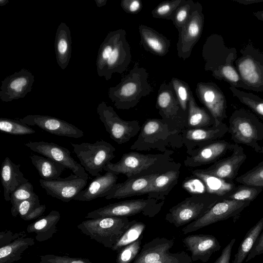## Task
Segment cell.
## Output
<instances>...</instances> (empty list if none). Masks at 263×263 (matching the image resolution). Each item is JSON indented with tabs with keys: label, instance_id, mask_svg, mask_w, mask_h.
Wrapping results in <instances>:
<instances>
[{
	"label": "cell",
	"instance_id": "6da1fadb",
	"mask_svg": "<svg viewBox=\"0 0 263 263\" xmlns=\"http://www.w3.org/2000/svg\"><path fill=\"white\" fill-rule=\"evenodd\" d=\"M202 56L205 62L204 70L210 71L216 79L224 81L230 86L246 89L234 65L237 58L236 49L227 47L221 35L214 33L207 37Z\"/></svg>",
	"mask_w": 263,
	"mask_h": 263
},
{
	"label": "cell",
	"instance_id": "7a4b0ae2",
	"mask_svg": "<svg viewBox=\"0 0 263 263\" xmlns=\"http://www.w3.org/2000/svg\"><path fill=\"white\" fill-rule=\"evenodd\" d=\"M174 151L168 149L161 154H144L131 152L123 155L119 161L109 162L104 171L125 175L127 179L163 172L176 162L172 157Z\"/></svg>",
	"mask_w": 263,
	"mask_h": 263
},
{
	"label": "cell",
	"instance_id": "3957f363",
	"mask_svg": "<svg viewBox=\"0 0 263 263\" xmlns=\"http://www.w3.org/2000/svg\"><path fill=\"white\" fill-rule=\"evenodd\" d=\"M146 69L136 62L129 72L108 90L109 98L118 109L129 110L136 106L143 97L150 95L153 88L148 81Z\"/></svg>",
	"mask_w": 263,
	"mask_h": 263
},
{
	"label": "cell",
	"instance_id": "277c9868",
	"mask_svg": "<svg viewBox=\"0 0 263 263\" xmlns=\"http://www.w3.org/2000/svg\"><path fill=\"white\" fill-rule=\"evenodd\" d=\"M180 143L182 144L181 135L172 132L164 120L147 119L130 149L139 151L156 149L164 153L169 147H179Z\"/></svg>",
	"mask_w": 263,
	"mask_h": 263
},
{
	"label": "cell",
	"instance_id": "5b68a950",
	"mask_svg": "<svg viewBox=\"0 0 263 263\" xmlns=\"http://www.w3.org/2000/svg\"><path fill=\"white\" fill-rule=\"evenodd\" d=\"M228 132L235 144H244L259 154H263V123L244 108L235 110L229 118Z\"/></svg>",
	"mask_w": 263,
	"mask_h": 263
},
{
	"label": "cell",
	"instance_id": "8992f818",
	"mask_svg": "<svg viewBox=\"0 0 263 263\" xmlns=\"http://www.w3.org/2000/svg\"><path fill=\"white\" fill-rule=\"evenodd\" d=\"M222 197L213 194H193L170 208L165 220L175 227L188 224L202 217Z\"/></svg>",
	"mask_w": 263,
	"mask_h": 263
},
{
	"label": "cell",
	"instance_id": "52a82bcc",
	"mask_svg": "<svg viewBox=\"0 0 263 263\" xmlns=\"http://www.w3.org/2000/svg\"><path fill=\"white\" fill-rule=\"evenodd\" d=\"M130 224L126 217L110 216L84 220L77 228L90 239L111 249Z\"/></svg>",
	"mask_w": 263,
	"mask_h": 263
},
{
	"label": "cell",
	"instance_id": "ba28073f",
	"mask_svg": "<svg viewBox=\"0 0 263 263\" xmlns=\"http://www.w3.org/2000/svg\"><path fill=\"white\" fill-rule=\"evenodd\" d=\"M164 201L154 199H136L110 203L89 212L85 218L96 219L105 217H126L142 214L153 218L161 210Z\"/></svg>",
	"mask_w": 263,
	"mask_h": 263
},
{
	"label": "cell",
	"instance_id": "9c48e42d",
	"mask_svg": "<svg viewBox=\"0 0 263 263\" xmlns=\"http://www.w3.org/2000/svg\"><path fill=\"white\" fill-rule=\"evenodd\" d=\"M240 53L235 67L246 89L263 93V51L248 43Z\"/></svg>",
	"mask_w": 263,
	"mask_h": 263
},
{
	"label": "cell",
	"instance_id": "30bf717a",
	"mask_svg": "<svg viewBox=\"0 0 263 263\" xmlns=\"http://www.w3.org/2000/svg\"><path fill=\"white\" fill-rule=\"evenodd\" d=\"M71 144L81 165L92 176L100 174L106 165L115 157L116 148L104 140L97 141L93 143H71Z\"/></svg>",
	"mask_w": 263,
	"mask_h": 263
},
{
	"label": "cell",
	"instance_id": "8fae6325",
	"mask_svg": "<svg viewBox=\"0 0 263 263\" xmlns=\"http://www.w3.org/2000/svg\"><path fill=\"white\" fill-rule=\"evenodd\" d=\"M156 108L172 132L180 134L186 128L187 113L181 109L170 82H163L160 85Z\"/></svg>",
	"mask_w": 263,
	"mask_h": 263
},
{
	"label": "cell",
	"instance_id": "7c38bea8",
	"mask_svg": "<svg viewBox=\"0 0 263 263\" xmlns=\"http://www.w3.org/2000/svg\"><path fill=\"white\" fill-rule=\"evenodd\" d=\"M97 111L110 138L119 144L127 143L140 131L138 121L123 120L104 101L99 104Z\"/></svg>",
	"mask_w": 263,
	"mask_h": 263
},
{
	"label": "cell",
	"instance_id": "4fadbf2b",
	"mask_svg": "<svg viewBox=\"0 0 263 263\" xmlns=\"http://www.w3.org/2000/svg\"><path fill=\"white\" fill-rule=\"evenodd\" d=\"M251 202L222 199L202 217L184 227L182 230V233L186 234L218 221L238 217Z\"/></svg>",
	"mask_w": 263,
	"mask_h": 263
},
{
	"label": "cell",
	"instance_id": "5bb4252c",
	"mask_svg": "<svg viewBox=\"0 0 263 263\" xmlns=\"http://www.w3.org/2000/svg\"><path fill=\"white\" fill-rule=\"evenodd\" d=\"M204 16L200 3L195 2L191 17L178 33L177 54L185 60L191 55L192 50L199 40L203 29Z\"/></svg>",
	"mask_w": 263,
	"mask_h": 263
},
{
	"label": "cell",
	"instance_id": "9a60e30c",
	"mask_svg": "<svg viewBox=\"0 0 263 263\" xmlns=\"http://www.w3.org/2000/svg\"><path fill=\"white\" fill-rule=\"evenodd\" d=\"M195 93L200 102L213 117L217 126L227 117L226 98L219 86L213 82H198Z\"/></svg>",
	"mask_w": 263,
	"mask_h": 263
},
{
	"label": "cell",
	"instance_id": "2e32d148",
	"mask_svg": "<svg viewBox=\"0 0 263 263\" xmlns=\"http://www.w3.org/2000/svg\"><path fill=\"white\" fill-rule=\"evenodd\" d=\"M237 145L226 140L212 141L192 151L184 159V164L193 168L213 164L231 154Z\"/></svg>",
	"mask_w": 263,
	"mask_h": 263
},
{
	"label": "cell",
	"instance_id": "e0dca14e",
	"mask_svg": "<svg viewBox=\"0 0 263 263\" xmlns=\"http://www.w3.org/2000/svg\"><path fill=\"white\" fill-rule=\"evenodd\" d=\"M25 145L33 152L62 164L78 176H88L84 168L71 156L70 152L63 146L46 141H29Z\"/></svg>",
	"mask_w": 263,
	"mask_h": 263
},
{
	"label": "cell",
	"instance_id": "ac0fdd59",
	"mask_svg": "<svg viewBox=\"0 0 263 263\" xmlns=\"http://www.w3.org/2000/svg\"><path fill=\"white\" fill-rule=\"evenodd\" d=\"M88 176L80 177L71 174L67 177L52 180L40 179L39 182L47 194L63 202H68L82 191L87 184Z\"/></svg>",
	"mask_w": 263,
	"mask_h": 263
},
{
	"label": "cell",
	"instance_id": "d6986e66",
	"mask_svg": "<svg viewBox=\"0 0 263 263\" xmlns=\"http://www.w3.org/2000/svg\"><path fill=\"white\" fill-rule=\"evenodd\" d=\"M29 126H36L51 134L80 138L84 132L75 125L58 118L47 115H29L19 120Z\"/></svg>",
	"mask_w": 263,
	"mask_h": 263
},
{
	"label": "cell",
	"instance_id": "ffe728a7",
	"mask_svg": "<svg viewBox=\"0 0 263 263\" xmlns=\"http://www.w3.org/2000/svg\"><path fill=\"white\" fill-rule=\"evenodd\" d=\"M34 77L29 70L22 69L2 81L0 99L4 102L24 98L32 90Z\"/></svg>",
	"mask_w": 263,
	"mask_h": 263
},
{
	"label": "cell",
	"instance_id": "44dd1931",
	"mask_svg": "<svg viewBox=\"0 0 263 263\" xmlns=\"http://www.w3.org/2000/svg\"><path fill=\"white\" fill-rule=\"evenodd\" d=\"M227 133L228 126L223 122L216 126L200 128H186L181 133L182 144L189 155L194 149L212 141L221 139Z\"/></svg>",
	"mask_w": 263,
	"mask_h": 263
},
{
	"label": "cell",
	"instance_id": "7402d4cb",
	"mask_svg": "<svg viewBox=\"0 0 263 263\" xmlns=\"http://www.w3.org/2000/svg\"><path fill=\"white\" fill-rule=\"evenodd\" d=\"M247 159L243 147L238 144L232 153L209 167L197 169L199 172L227 181H233L238 175L241 165Z\"/></svg>",
	"mask_w": 263,
	"mask_h": 263
},
{
	"label": "cell",
	"instance_id": "603a6c76",
	"mask_svg": "<svg viewBox=\"0 0 263 263\" xmlns=\"http://www.w3.org/2000/svg\"><path fill=\"white\" fill-rule=\"evenodd\" d=\"M126 32L123 29L105 66L98 76L104 77L108 81L114 73H122L131 62L130 46L126 40Z\"/></svg>",
	"mask_w": 263,
	"mask_h": 263
},
{
	"label": "cell",
	"instance_id": "cb8c5ba5",
	"mask_svg": "<svg viewBox=\"0 0 263 263\" xmlns=\"http://www.w3.org/2000/svg\"><path fill=\"white\" fill-rule=\"evenodd\" d=\"M193 261L207 262L213 253L220 250L221 245L216 237L210 234L190 235L183 239Z\"/></svg>",
	"mask_w": 263,
	"mask_h": 263
},
{
	"label": "cell",
	"instance_id": "d4e9b609",
	"mask_svg": "<svg viewBox=\"0 0 263 263\" xmlns=\"http://www.w3.org/2000/svg\"><path fill=\"white\" fill-rule=\"evenodd\" d=\"M160 173L129 178L123 182L117 183L105 198L107 200L120 199L147 195L154 179Z\"/></svg>",
	"mask_w": 263,
	"mask_h": 263
},
{
	"label": "cell",
	"instance_id": "484cf974",
	"mask_svg": "<svg viewBox=\"0 0 263 263\" xmlns=\"http://www.w3.org/2000/svg\"><path fill=\"white\" fill-rule=\"evenodd\" d=\"M118 178L117 175L109 171H106L103 175L99 174L73 199L81 201H89L97 198L105 197L117 183Z\"/></svg>",
	"mask_w": 263,
	"mask_h": 263
},
{
	"label": "cell",
	"instance_id": "4316f807",
	"mask_svg": "<svg viewBox=\"0 0 263 263\" xmlns=\"http://www.w3.org/2000/svg\"><path fill=\"white\" fill-rule=\"evenodd\" d=\"M181 164L176 162L172 167L159 174L153 180L147 194L148 198L164 200L177 184Z\"/></svg>",
	"mask_w": 263,
	"mask_h": 263
},
{
	"label": "cell",
	"instance_id": "83f0119b",
	"mask_svg": "<svg viewBox=\"0 0 263 263\" xmlns=\"http://www.w3.org/2000/svg\"><path fill=\"white\" fill-rule=\"evenodd\" d=\"M20 164H16L7 157L2 162L1 180L4 189V198L10 201V196L18 186L29 181L20 170Z\"/></svg>",
	"mask_w": 263,
	"mask_h": 263
},
{
	"label": "cell",
	"instance_id": "f1b7e54d",
	"mask_svg": "<svg viewBox=\"0 0 263 263\" xmlns=\"http://www.w3.org/2000/svg\"><path fill=\"white\" fill-rule=\"evenodd\" d=\"M141 43L146 51L163 57L169 51L171 41L155 29L141 24L138 27Z\"/></svg>",
	"mask_w": 263,
	"mask_h": 263
},
{
	"label": "cell",
	"instance_id": "f546056e",
	"mask_svg": "<svg viewBox=\"0 0 263 263\" xmlns=\"http://www.w3.org/2000/svg\"><path fill=\"white\" fill-rule=\"evenodd\" d=\"M174 244L173 239L156 237L142 246L133 263H155L168 252Z\"/></svg>",
	"mask_w": 263,
	"mask_h": 263
},
{
	"label": "cell",
	"instance_id": "4dcf8cb0",
	"mask_svg": "<svg viewBox=\"0 0 263 263\" xmlns=\"http://www.w3.org/2000/svg\"><path fill=\"white\" fill-rule=\"evenodd\" d=\"M71 44L70 28L65 23L61 22L57 29L54 46L57 62L62 70L65 69L69 63Z\"/></svg>",
	"mask_w": 263,
	"mask_h": 263
},
{
	"label": "cell",
	"instance_id": "1f68e13d",
	"mask_svg": "<svg viewBox=\"0 0 263 263\" xmlns=\"http://www.w3.org/2000/svg\"><path fill=\"white\" fill-rule=\"evenodd\" d=\"M59 211H51L48 215L30 223L27 227V231L35 234V238L39 242H43L50 239L57 231V224L60 219Z\"/></svg>",
	"mask_w": 263,
	"mask_h": 263
},
{
	"label": "cell",
	"instance_id": "d6a6232c",
	"mask_svg": "<svg viewBox=\"0 0 263 263\" xmlns=\"http://www.w3.org/2000/svg\"><path fill=\"white\" fill-rule=\"evenodd\" d=\"M214 124L211 114L205 107L198 105L192 92L189 101L186 128L209 127Z\"/></svg>",
	"mask_w": 263,
	"mask_h": 263
},
{
	"label": "cell",
	"instance_id": "836d02e7",
	"mask_svg": "<svg viewBox=\"0 0 263 263\" xmlns=\"http://www.w3.org/2000/svg\"><path fill=\"white\" fill-rule=\"evenodd\" d=\"M20 236L0 249V263H14L22 258L27 249L34 244L32 238Z\"/></svg>",
	"mask_w": 263,
	"mask_h": 263
},
{
	"label": "cell",
	"instance_id": "e575fe53",
	"mask_svg": "<svg viewBox=\"0 0 263 263\" xmlns=\"http://www.w3.org/2000/svg\"><path fill=\"white\" fill-rule=\"evenodd\" d=\"M192 174L199 179L203 184L205 193L220 197L227 194L235 186L233 181H227L222 179L203 174L197 169L191 171Z\"/></svg>",
	"mask_w": 263,
	"mask_h": 263
},
{
	"label": "cell",
	"instance_id": "d590c367",
	"mask_svg": "<svg viewBox=\"0 0 263 263\" xmlns=\"http://www.w3.org/2000/svg\"><path fill=\"white\" fill-rule=\"evenodd\" d=\"M30 158L39 175L43 180L57 179L66 168L62 164L45 156L32 154Z\"/></svg>",
	"mask_w": 263,
	"mask_h": 263
},
{
	"label": "cell",
	"instance_id": "8d00e7d4",
	"mask_svg": "<svg viewBox=\"0 0 263 263\" xmlns=\"http://www.w3.org/2000/svg\"><path fill=\"white\" fill-rule=\"evenodd\" d=\"M263 230V217L246 233L234 256L232 263H242L246 259Z\"/></svg>",
	"mask_w": 263,
	"mask_h": 263
},
{
	"label": "cell",
	"instance_id": "74e56055",
	"mask_svg": "<svg viewBox=\"0 0 263 263\" xmlns=\"http://www.w3.org/2000/svg\"><path fill=\"white\" fill-rule=\"evenodd\" d=\"M123 30L119 29L108 32L100 45L96 61L98 74L105 66Z\"/></svg>",
	"mask_w": 263,
	"mask_h": 263
},
{
	"label": "cell",
	"instance_id": "f35d334b",
	"mask_svg": "<svg viewBox=\"0 0 263 263\" xmlns=\"http://www.w3.org/2000/svg\"><path fill=\"white\" fill-rule=\"evenodd\" d=\"M45 210L46 205L40 204L37 195L21 202L18 206L16 215H18L23 219L29 221L40 217Z\"/></svg>",
	"mask_w": 263,
	"mask_h": 263
},
{
	"label": "cell",
	"instance_id": "ab89813d",
	"mask_svg": "<svg viewBox=\"0 0 263 263\" xmlns=\"http://www.w3.org/2000/svg\"><path fill=\"white\" fill-rule=\"evenodd\" d=\"M145 228V224L142 222L136 220L130 221L129 227L118 240L111 250L119 252L125 246L135 241L142 236Z\"/></svg>",
	"mask_w": 263,
	"mask_h": 263
},
{
	"label": "cell",
	"instance_id": "60d3db41",
	"mask_svg": "<svg viewBox=\"0 0 263 263\" xmlns=\"http://www.w3.org/2000/svg\"><path fill=\"white\" fill-rule=\"evenodd\" d=\"M262 191V187L241 184L236 186L231 191L222 197L223 199L251 202L255 199Z\"/></svg>",
	"mask_w": 263,
	"mask_h": 263
},
{
	"label": "cell",
	"instance_id": "b9f144b4",
	"mask_svg": "<svg viewBox=\"0 0 263 263\" xmlns=\"http://www.w3.org/2000/svg\"><path fill=\"white\" fill-rule=\"evenodd\" d=\"M230 89L233 96L242 104L263 118V99L253 93L240 90L232 86L230 87Z\"/></svg>",
	"mask_w": 263,
	"mask_h": 263
},
{
	"label": "cell",
	"instance_id": "7bdbcfd3",
	"mask_svg": "<svg viewBox=\"0 0 263 263\" xmlns=\"http://www.w3.org/2000/svg\"><path fill=\"white\" fill-rule=\"evenodd\" d=\"M32 184L28 181L18 186L10 196V202L12 205L11 214L16 217V211L19 204L24 200L36 196Z\"/></svg>",
	"mask_w": 263,
	"mask_h": 263
},
{
	"label": "cell",
	"instance_id": "ee69618b",
	"mask_svg": "<svg viewBox=\"0 0 263 263\" xmlns=\"http://www.w3.org/2000/svg\"><path fill=\"white\" fill-rule=\"evenodd\" d=\"M0 130L14 135L34 134L35 131L20 120L5 118H0Z\"/></svg>",
	"mask_w": 263,
	"mask_h": 263
},
{
	"label": "cell",
	"instance_id": "f6af8a7d",
	"mask_svg": "<svg viewBox=\"0 0 263 263\" xmlns=\"http://www.w3.org/2000/svg\"><path fill=\"white\" fill-rule=\"evenodd\" d=\"M195 2L192 0H182L173 14L171 21L178 33L189 20Z\"/></svg>",
	"mask_w": 263,
	"mask_h": 263
},
{
	"label": "cell",
	"instance_id": "bcb514c9",
	"mask_svg": "<svg viewBox=\"0 0 263 263\" xmlns=\"http://www.w3.org/2000/svg\"><path fill=\"white\" fill-rule=\"evenodd\" d=\"M236 181L241 184L263 188V161L252 169L237 177Z\"/></svg>",
	"mask_w": 263,
	"mask_h": 263
},
{
	"label": "cell",
	"instance_id": "7dc6e473",
	"mask_svg": "<svg viewBox=\"0 0 263 263\" xmlns=\"http://www.w3.org/2000/svg\"><path fill=\"white\" fill-rule=\"evenodd\" d=\"M170 82L175 91L181 109L187 113L189 98L192 92L189 84L177 78H173Z\"/></svg>",
	"mask_w": 263,
	"mask_h": 263
},
{
	"label": "cell",
	"instance_id": "c3c4849f",
	"mask_svg": "<svg viewBox=\"0 0 263 263\" xmlns=\"http://www.w3.org/2000/svg\"><path fill=\"white\" fill-rule=\"evenodd\" d=\"M182 0L166 1L159 3L152 11L153 17L171 20L177 7Z\"/></svg>",
	"mask_w": 263,
	"mask_h": 263
},
{
	"label": "cell",
	"instance_id": "681fc988",
	"mask_svg": "<svg viewBox=\"0 0 263 263\" xmlns=\"http://www.w3.org/2000/svg\"><path fill=\"white\" fill-rule=\"evenodd\" d=\"M143 236L135 241L125 246L118 252L116 263H130L141 250Z\"/></svg>",
	"mask_w": 263,
	"mask_h": 263
},
{
	"label": "cell",
	"instance_id": "f907efd6",
	"mask_svg": "<svg viewBox=\"0 0 263 263\" xmlns=\"http://www.w3.org/2000/svg\"><path fill=\"white\" fill-rule=\"evenodd\" d=\"M40 263H92L88 259L54 254L40 256Z\"/></svg>",
	"mask_w": 263,
	"mask_h": 263
},
{
	"label": "cell",
	"instance_id": "816d5d0a",
	"mask_svg": "<svg viewBox=\"0 0 263 263\" xmlns=\"http://www.w3.org/2000/svg\"><path fill=\"white\" fill-rule=\"evenodd\" d=\"M192 261L191 256L182 251L176 253L168 252L155 263H192Z\"/></svg>",
	"mask_w": 263,
	"mask_h": 263
},
{
	"label": "cell",
	"instance_id": "f5cc1de1",
	"mask_svg": "<svg viewBox=\"0 0 263 263\" xmlns=\"http://www.w3.org/2000/svg\"><path fill=\"white\" fill-rule=\"evenodd\" d=\"M120 6L123 10L129 14H137L142 9L143 5L139 0H123Z\"/></svg>",
	"mask_w": 263,
	"mask_h": 263
},
{
	"label": "cell",
	"instance_id": "db71d44e",
	"mask_svg": "<svg viewBox=\"0 0 263 263\" xmlns=\"http://www.w3.org/2000/svg\"><path fill=\"white\" fill-rule=\"evenodd\" d=\"M263 253V230L256 240L254 246L246 259L248 262L255 257Z\"/></svg>",
	"mask_w": 263,
	"mask_h": 263
},
{
	"label": "cell",
	"instance_id": "11a10c76",
	"mask_svg": "<svg viewBox=\"0 0 263 263\" xmlns=\"http://www.w3.org/2000/svg\"><path fill=\"white\" fill-rule=\"evenodd\" d=\"M236 239L233 238L222 250L219 257L214 263H230L232 248L235 242Z\"/></svg>",
	"mask_w": 263,
	"mask_h": 263
},
{
	"label": "cell",
	"instance_id": "9f6ffc18",
	"mask_svg": "<svg viewBox=\"0 0 263 263\" xmlns=\"http://www.w3.org/2000/svg\"><path fill=\"white\" fill-rule=\"evenodd\" d=\"M19 237H15V235L11 231H7V233L2 232L0 234L1 247H2L8 245Z\"/></svg>",
	"mask_w": 263,
	"mask_h": 263
},
{
	"label": "cell",
	"instance_id": "6f0895ef",
	"mask_svg": "<svg viewBox=\"0 0 263 263\" xmlns=\"http://www.w3.org/2000/svg\"><path fill=\"white\" fill-rule=\"evenodd\" d=\"M234 1L242 4L243 5H249L253 3H257L263 2V0H235Z\"/></svg>",
	"mask_w": 263,
	"mask_h": 263
},
{
	"label": "cell",
	"instance_id": "680465c9",
	"mask_svg": "<svg viewBox=\"0 0 263 263\" xmlns=\"http://www.w3.org/2000/svg\"><path fill=\"white\" fill-rule=\"evenodd\" d=\"M253 14L258 20L263 22V10L254 12Z\"/></svg>",
	"mask_w": 263,
	"mask_h": 263
},
{
	"label": "cell",
	"instance_id": "91938a15",
	"mask_svg": "<svg viewBox=\"0 0 263 263\" xmlns=\"http://www.w3.org/2000/svg\"><path fill=\"white\" fill-rule=\"evenodd\" d=\"M97 6L101 8L106 4L107 0H95Z\"/></svg>",
	"mask_w": 263,
	"mask_h": 263
},
{
	"label": "cell",
	"instance_id": "94428289",
	"mask_svg": "<svg viewBox=\"0 0 263 263\" xmlns=\"http://www.w3.org/2000/svg\"><path fill=\"white\" fill-rule=\"evenodd\" d=\"M9 3V1L8 0H0V6H5Z\"/></svg>",
	"mask_w": 263,
	"mask_h": 263
},
{
	"label": "cell",
	"instance_id": "6125c7cd",
	"mask_svg": "<svg viewBox=\"0 0 263 263\" xmlns=\"http://www.w3.org/2000/svg\"><path fill=\"white\" fill-rule=\"evenodd\" d=\"M261 263H263V262H261Z\"/></svg>",
	"mask_w": 263,
	"mask_h": 263
}]
</instances>
